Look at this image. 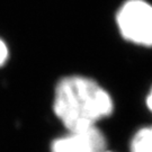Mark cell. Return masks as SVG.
I'll use <instances>...</instances> for the list:
<instances>
[{
  "label": "cell",
  "instance_id": "obj_5",
  "mask_svg": "<svg viewBox=\"0 0 152 152\" xmlns=\"http://www.w3.org/2000/svg\"><path fill=\"white\" fill-rule=\"evenodd\" d=\"M10 58L9 45L2 37H0V69L4 68Z\"/></svg>",
  "mask_w": 152,
  "mask_h": 152
},
{
  "label": "cell",
  "instance_id": "obj_1",
  "mask_svg": "<svg viewBox=\"0 0 152 152\" xmlns=\"http://www.w3.org/2000/svg\"><path fill=\"white\" fill-rule=\"evenodd\" d=\"M114 110L112 94L92 77L72 73L55 83L52 112L65 131L99 126Z\"/></svg>",
  "mask_w": 152,
  "mask_h": 152
},
{
  "label": "cell",
  "instance_id": "obj_7",
  "mask_svg": "<svg viewBox=\"0 0 152 152\" xmlns=\"http://www.w3.org/2000/svg\"><path fill=\"white\" fill-rule=\"evenodd\" d=\"M102 152H114V151H112V150H109V149H106V150H104V151Z\"/></svg>",
  "mask_w": 152,
  "mask_h": 152
},
{
  "label": "cell",
  "instance_id": "obj_4",
  "mask_svg": "<svg viewBox=\"0 0 152 152\" xmlns=\"http://www.w3.org/2000/svg\"><path fill=\"white\" fill-rule=\"evenodd\" d=\"M130 152H152V124L142 126L132 135Z\"/></svg>",
  "mask_w": 152,
  "mask_h": 152
},
{
  "label": "cell",
  "instance_id": "obj_6",
  "mask_svg": "<svg viewBox=\"0 0 152 152\" xmlns=\"http://www.w3.org/2000/svg\"><path fill=\"white\" fill-rule=\"evenodd\" d=\"M145 106H147L148 110L152 114V86L145 96Z\"/></svg>",
  "mask_w": 152,
  "mask_h": 152
},
{
  "label": "cell",
  "instance_id": "obj_3",
  "mask_svg": "<svg viewBox=\"0 0 152 152\" xmlns=\"http://www.w3.org/2000/svg\"><path fill=\"white\" fill-rule=\"evenodd\" d=\"M106 149L107 137L99 126L65 131L50 144V152H102Z\"/></svg>",
  "mask_w": 152,
  "mask_h": 152
},
{
  "label": "cell",
  "instance_id": "obj_2",
  "mask_svg": "<svg viewBox=\"0 0 152 152\" xmlns=\"http://www.w3.org/2000/svg\"><path fill=\"white\" fill-rule=\"evenodd\" d=\"M115 24L129 43L152 48V5L147 0H125L115 14Z\"/></svg>",
  "mask_w": 152,
  "mask_h": 152
}]
</instances>
